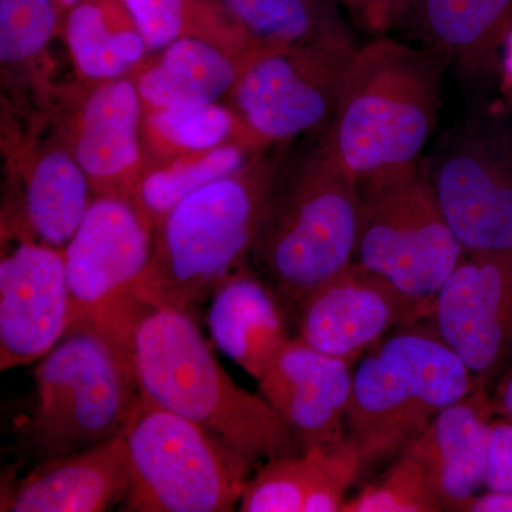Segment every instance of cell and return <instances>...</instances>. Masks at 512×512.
I'll return each mask as SVG.
<instances>
[{
	"label": "cell",
	"instance_id": "cell-36",
	"mask_svg": "<svg viewBox=\"0 0 512 512\" xmlns=\"http://www.w3.org/2000/svg\"><path fill=\"white\" fill-rule=\"evenodd\" d=\"M55 2L57 10H59L60 20H63L64 15H66V13L69 12V10L72 9L74 5L82 2V0H55Z\"/></svg>",
	"mask_w": 512,
	"mask_h": 512
},
{
	"label": "cell",
	"instance_id": "cell-27",
	"mask_svg": "<svg viewBox=\"0 0 512 512\" xmlns=\"http://www.w3.org/2000/svg\"><path fill=\"white\" fill-rule=\"evenodd\" d=\"M228 143L247 144V141L237 114L225 101L146 110L143 146L147 164L173 160Z\"/></svg>",
	"mask_w": 512,
	"mask_h": 512
},
{
	"label": "cell",
	"instance_id": "cell-28",
	"mask_svg": "<svg viewBox=\"0 0 512 512\" xmlns=\"http://www.w3.org/2000/svg\"><path fill=\"white\" fill-rule=\"evenodd\" d=\"M151 53L181 37H202L235 47H259L225 15L217 0H123Z\"/></svg>",
	"mask_w": 512,
	"mask_h": 512
},
{
	"label": "cell",
	"instance_id": "cell-23",
	"mask_svg": "<svg viewBox=\"0 0 512 512\" xmlns=\"http://www.w3.org/2000/svg\"><path fill=\"white\" fill-rule=\"evenodd\" d=\"M407 18L427 49L480 77L510 35L512 0H412Z\"/></svg>",
	"mask_w": 512,
	"mask_h": 512
},
{
	"label": "cell",
	"instance_id": "cell-30",
	"mask_svg": "<svg viewBox=\"0 0 512 512\" xmlns=\"http://www.w3.org/2000/svg\"><path fill=\"white\" fill-rule=\"evenodd\" d=\"M439 498L419 463L400 454L376 483L346 498L339 512H440Z\"/></svg>",
	"mask_w": 512,
	"mask_h": 512
},
{
	"label": "cell",
	"instance_id": "cell-2",
	"mask_svg": "<svg viewBox=\"0 0 512 512\" xmlns=\"http://www.w3.org/2000/svg\"><path fill=\"white\" fill-rule=\"evenodd\" d=\"M138 390L147 400L194 421L258 460L302 451L261 394L225 372L185 309L150 308L131 336Z\"/></svg>",
	"mask_w": 512,
	"mask_h": 512
},
{
	"label": "cell",
	"instance_id": "cell-3",
	"mask_svg": "<svg viewBox=\"0 0 512 512\" xmlns=\"http://www.w3.org/2000/svg\"><path fill=\"white\" fill-rule=\"evenodd\" d=\"M357 237V181L319 143L289 151L248 264L295 322L306 299L355 261Z\"/></svg>",
	"mask_w": 512,
	"mask_h": 512
},
{
	"label": "cell",
	"instance_id": "cell-17",
	"mask_svg": "<svg viewBox=\"0 0 512 512\" xmlns=\"http://www.w3.org/2000/svg\"><path fill=\"white\" fill-rule=\"evenodd\" d=\"M256 382L259 394L302 450L346 440V413L353 389L348 360L326 355L295 336Z\"/></svg>",
	"mask_w": 512,
	"mask_h": 512
},
{
	"label": "cell",
	"instance_id": "cell-9",
	"mask_svg": "<svg viewBox=\"0 0 512 512\" xmlns=\"http://www.w3.org/2000/svg\"><path fill=\"white\" fill-rule=\"evenodd\" d=\"M154 251V227L136 202L94 195L63 248L70 295L67 333L93 329L130 350L138 320L148 311L138 285Z\"/></svg>",
	"mask_w": 512,
	"mask_h": 512
},
{
	"label": "cell",
	"instance_id": "cell-4",
	"mask_svg": "<svg viewBox=\"0 0 512 512\" xmlns=\"http://www.w3.org/2000/svg\"><path fill=\"white\" fill-rule=\"evenodd\" d=\"M443 57L386 35L357 47L320 141L355 180L414 163L439 116Z\"/></svg>",
	"mask_w": 512,
	"mask_h": 512
},
{
	"label": "cell",
	"instance_id": "cell-20",
	"mask_svg": "<svg viewBox=\"0 0 512 512\" xmlns=\"http://www.w3.org/2000/svg\"><path fill=\"white\" fill-rule=\"evenodd\" d=\"M348 439L272 458L249 478L242 512H339L365 466Z\"/></svg>",
	"mask_w": 512,
	"mask_h": 512
},
{
	"label": "cell",
	"instance_id": "cell-7",
	"mask_svg": "<svg viewBox=\"0 0 512 512\" xmlns=\"http://www.w3.org/2000/svg\"><path fill=\"white\" fill-rule=\"evenodd\" d=\"M124 510L228 512L241 501L255 461L180 414L138 399L123 431Z\"/></svg>",
	"mask_w": 512,
	"mask_h": 512
},
{
	"label": "cell",
	"instance_id": "cell-14",
	"mask_svg": "<svg viewBox=\"0 0 512 512\" xmlns=\"http://www.w3.org/2000/svg\"><path fill=\"white\" fill-rule=\"evenodd\" d=\"M18 141L15 192L2 211V239H28L63 249L94 198L92 185L45 114Z\"/></svg>",
	"mask_w": 512,
	"mask_h": 512
},
{
	"label": "cell",
	"instance_id": "cell-24",
	"mask_svg": "<svg viewBox=\"0 0 512 512\" xmlns=\"http://www.w3.org/2000/svg\"><path fill=\"white\" fill-rule=\"evenodd\" d=\"M60 35L84 83L131 76L150 56L123 0H82L64 15Z\"/></svg>",
	"mask_w": 512,
	"mask_h": 512
},
{
	"label": "cell",
	"instance_id": "cell-32",
	"mask_svg": "<svg viewBox=\"0 0 512 512\" xmlns=\"http://www.w3.org/2000/svg\"><path fill=\"white\" fill-rule=\"evenodd\" d=\"M485 487L512 491V421L498 417L491 423Z\"/></svg>",
	"mask_w": 512,
	"mask_h": 512
},
{
	"label": "cell",
	"instance_id": "cell-13",
	"mask_svg": "<svg viewBox=\"0 0 512 512\" xmlns=\"http://www.w3.org/2000/svg\"><path fill=\"white\" fill-rule=\"evenodd\" d=\"M434 329L480 386L512 365V249L466 254L431 306Z\"/></svg>",
	"mask_w": 512,
	"mask_h": 512
},
{
	"label": "cell",
	"instance_id": "cell-35",
	"mask_svg": "<svg viewBox=\"0 0 512 512\" xmlns=\"http://www.w3.org/2000/svg\"><path fill=\"white\" fill-rule=\"evenodd\" d=\"M507 50H505L504 60V83L507 87V92L512 94V30L505 40Z\"/></svg>",
	"mask_w": 512,
	"mask_h": 512
},
{
	"label": "cell",
	"instance_id": "cell-10",
	"mask_svg": "<svg viewBox=\"0 0 512 512\" xmlns=\"http://www.w3.org/2000/svg\"><path fill=\"white\" fill-rule=\"evenodd\" d=\"M357 46L348 29L262 50L225 103L255 150L291 144L328 126Z\"/></svg>",
	"mask_w": 512,
	"mask_h": 512
},
{
	"label": "cell",
	"instance_id": "cell-12",
	"mask_svg": "<svg viewBox=\"0 0 512 512\" xmlns=\"http://www.w3.org/2000/svg\"><path fill=\"white\" fill-rule=\"evenodd\" d=\"M43 113L83 168L94 195L133 200L147 164L146 109L133 77L52 93Z\"/></svg>",
	"mask_w": 512,
	"mask_h": 512
},
{
	"label": "cell",
	"instance_id": "cell-5",
	"mask_svg": "<svg viewBox=\"0 0 512 512\" xmlns=\"http://www.w3.org/2000/svg\"><path fill=\"white\" fill-rule=\"evenodd\" d=\"M478 386L434 326L409 323L367 350L353 372L346 439L365 463L393 456Z\"/></svg>",
	"mask_w": 512,
	"mask_h": 512
},
{
	"label": "cell",
	"instance_id": "cell-15",
	"mask_svg": "<svg viewBox=\"0 0 512 512\" xmlns=\"http://www.w3.org/2000/svg\"><path fill=\"white\" fill-rule=\"evenodd\" d=\"M0 369L46 356L69 329L70 295L63 249L28 239H2Z\"/></svg>",
	"mask_w": 512,
	"mask_h": 512
},
{
	"label": "cell",
	"instance_id": "cell-1",
	"mask_svg": "<svg viewBox=\"0 0 512 512\" xmlns=\"http://www.w3.org/2000/svg\"><path fill=\"white\" fill-rule=\"evenodd\" d=\"M291 144L265 148L237 173L192 192L154 229L137 296L147 308H191L248 265Z\"/></svg>",
	"mask_w": 512,
	"mask_h": 512
},
{
	"label": "cell",
	"instance_id": "cell-8",
	"mask_svg": "<svg viewBox=\"0 0 512 512\" xmlns=\"http://www.w3.org/2000/svg\"><path fill=\"white\" fill-rule=\"evenodd\" d=\"M359 237L355 261L382 275L413 303L419 319L466 251L426 168L417 161L357 180Z\"/></svg>",
	"mask_w": 512,
	"mask_h": 512
},
{
	"label": "cell",
	"instance_id": "cell-6",
	"mask_svg": "<svg viewBox=\"0 0 512 512\" xmlns=\"http://www.w3.org/2000/svg\"><path fill=\"white\" fill-rule=\"evenodd\" d=\"M26 426L37 464L117 436L140 399L130 350L93 329H77L42 357Z\"/></svg>",
	"mask_w": 512,
	"mask_h": 512
},
{
	"label": "cell",
	"instance_id": "cell-31",
	"mask_svg": "<svg viewBox=\"0 0 512 512\" xmlns=\"http://www.w3.org/2000/svg\"><path fill=\"white\" fill-rule=\"evenodd\" d=\"M343 6L362 28L386 35L409 16L412 0H330Z\"/></svg>",
	"mask_w": 512,
	"mask_h": 512
},
{
	"label": "cell",
	"instance_id": "cell-22",
	"mask_svg": "<svg viewBox=\"0 0 512 512\" xmlns=\"http://www.w3.org/2000/svg\"><path fill=\"white\" fill-rule=\"evenodd\" d=\"M274 292L245 265L212 293L208 328L215 346L258 380L291 336Z\"/></svg>",
	"mask_w": 512,
	"mask_h": 512
},
{
	"label": "cell",
	"instance_id": "cell-29",
	"mask_svg": "<svg viewBox=\"0 0 512 512\" xmlns=\"http://www.w3.org/2000/svg\"><path fill=\"white\" fill-rule=\"evenodd\" d=\"M252 42L279 47L343 28L330 0H217Z\"/></svg>",
	"mask_w": 512,
	"mask_h": 512
},
{
	"label": "cell",
	"instance_id": "cell-11",
	"mask_svg": "<svg viewBox=\"0 0 512 512\" xmlns=\"http://www.w3.org/2000/svg\"><path fill=\"white\" fill-rule=\"evenodd\" d=\"M466 254L512 249V133L470 124L444 141L426 168Z\"/></svg>",
	"mask_w": 512,
	"mask_h": 512
},
{
	"label": "cell",
	"instance_id": "cell-18",
	"mask_svg": "<svg viewBox=\"0 0 512 512\" xmlns=\"http://www.w3.org/2000/svg\"><path fill=\"white\" fill-rule=\"evenodd\" d=\"M487 387L441 410L400 451L420 464L444 511L464 512L485 487L488 441L493 423Z\"/></svg>",
	"mask_w": 512,
	"mask_h": 512
},
{
	"label": "cell",
	"instance_id": "cell-34",
	"mask_svg": "<svg viewBox=\"0 0 512 512\" xmlns=\"http://www.w3.org/2000/svg\"><path fill=\"white\" fill-rule=\"evenodd\" d=\"M491 406L495 416L512 421V365L498 379L494 394H491Z\"/></svg>",
	"mask_w": 512,
	"mask_h": 512
},
{
	"label": "cell",
	"instance_id": "cell-16",
	"mask_svg": "<svg viewBox=\"0 0 512 512\" xmlns=\"http://www.w3.org/2000/svg\"><path fill=\"white\" fill-rule=\"evenodd\" d=\"M416 308L382 275L353 261L306 299L296 338L352 362L400 323L419 322Z\"/></svg>",
	"mask_w": 512,
	"mask_h": 512
},
{
	"label": "cell",
	"instance_id": "cell-21",
	"mask_svg": "<svg viewBox=\"0 0 512 512\" xmlns=\"http://www.w3.org/2000/svg\"><path fill=\"white\" fill-rule=\"evenodd\" d=\"M262 50L228 46L202 37H181L160 52L151 53L131 77L146 110L222 103L245 67Z\"/></svg>",
	"mask_w": 512,
	"mask_h": 512
},
{
	"label": "cell",
	"instance_id": "cell-19",
	"mask_svg": "<svg viewBox=\"0 0 512 512\" xmlns=\"http://www.w3.org/2000/svg\"><path fill=\"white\" fill-rule=\"evenodd\" d=\"M128 488L123 434L37 464L3 495L2 511L101 512L123 501Z\"/></svg>",
	"mask_w": 512,
	"mask_h": 512
},
{
	"label": "cell",
	"instance_id": "cell-25",
	"mask_svg": "<svg viewBox=\"0 0 512 512\" xmlns=\"http://www.w3.org/2000/svg\"><path fill=\"white\" fill-rule=\"evenodd\" d=\"M55 0H0V63L3 86L33 90L39 111L45 109L52 87L42 83L43 59L53 37L60 35Z\"/></svg>",
	"mask_w": 512,
	"mask_h": 512
},
{
	"label": "cell",
	"instance_id": "cell-33",
	"mask_svg": "<svg viewBox=\"0 0 512 512\" xmlns=\"http://www.w3.org/2000/svg\"><path fill=\"white\" fill-rule=\"evenodd\" d=\"M464 512H512V491H491L476 494Z\"/></svg>",
	"mask_w": 512,
	"mask_h": 512
},
{
	"label": "cell",
	"instance_id": "cell-26",
	"mask_svg": "<svg viewBox=\"0 0 512 512\" xmlns=\"http://www.w3.org/2000/svg\"><path fill=\"white\" fill-rule=\"evenodd\" d=\"M259 151L247 144L228 143L200 153L147 164L133 200L156 229L178 202L205 185L237 173Z\"/></svg>",
	"mask_w": 512,
	"mask_h": 512
}]
</instances>
